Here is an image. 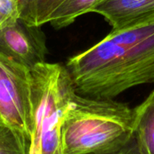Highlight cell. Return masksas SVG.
<instances>
[{"mask_svg": "<svg viewBox=\"0 0 154 154\" xmlns=\"http://www.w3.org/2000/svg\"><path fill=\"white\" fill-rule=\"evenodd\" d=\"M133 138L137 154H154V90L133 109Z\"/></svg>", "mask_w": 154, "mask_h": 154, "instance_id": "obj_7", "label": "cell"}, {"mask_svg": "<svg viewBox=\"0 0 154 154\" xmlns=\"http://www.w3.org/2000/svg\"><path fill=\"white\" fill-rule=\"evenodd\" d=\"M118 32L154 22V0H103L92 11Z\"/></svg>", "mask_w": 154, "mask_h": 154, "instance_id": "obj_6", "label": "cell"}, {"mask_svg": "<svg viewBox=\"0 0 154 154\" xmlns=\"http://www.w3.org/2000/svg\"><path fill=\"white\" fill-rule=\"evenodd\" d=\"M66 68L77 94L113 99L154 82V22L111 32L91 48L70 57Z\"/></svg>", "mask_w": 154, "mask_h": 154, "instance_id": "obj_1", "label": "cell"}, {"mask_svg": "<svg viewBox=\"0 0 154 154\" xmlns=\"http://www.w3.org/2000/svg\"><path fill=\"white\" fill-rule=\"evenodd\" d=\"M103 0H65L51 14L49 23L55 29H61L71 24L78 17L92 13Z\"/></svg>", "mask_w": 154, "mask_h": 154, "instance_id": "obj_9", "label": "cell"}, {"mask_svg": "<svg viewBox=\"0 0 154 154\" xmlns=\"http://www.w3.org/2000/svg\"><path fill=\"white\" fill-rule=\"evenodd\" d=\"M32 73V133L28 154H61V130L74 85L66 66L47 61Z\"/></svg>", "mask_w": 154, "mask_h": 154, "instance_id": "obj_3", "label": "cell"}, {"mask_svg": "<svg viewBox=\"0 0 154 154\" xmlns=\"http://www.w3.org/2000/svg\"><path fill=\"white\" fill-rule=\"evenodd\" d=\"M41 27L29 26L21 19L0 30V52L32 69L46 61L48 49Z\"/></svg>", "mask_w": 154, "mask_h": 154, "instance_id": "obj_5", "label": "cell"}, {"mask_svg": "<svg viewBox=\"0 0 154 154\" xmlns=\"http://www.w3.org/2000/svg\"><path fill=\"white\" fill-rule=\"evenodd\" d=\"M0 118L29 147L32 133L31 69L0 52Z\"/></svg>", "mask_w": 154, "mask_h": 154, "instance_id": "obj_4", "label": "cell"}, {"mask_svg": "<svg viewBox=\"0 0 154 154\" xmlns=\"http://www.w3.org/2000/svg\"><path fill=\"white\" fill-rule=\"evenodd\" d=\"M0 154H28L18 134L0 118Z\"/></svg>", "mask_w": 154, "mask_h": 154, "instance_id": "obj_10", "label": "cell"}, {"mask_svg": "<svg viewBox=\"0 0 154 154\" xmlns=\"http://www.w3.org/2000/svg\"><path fill=\"white\" fill-rule=\"evenodd\" d=\"M65 0H19L20 19L29 26L49 23L51 14Z\"/></svg>", "mask_w": 154, "mask_h": 154, "instance_id": "obj_8", "label": "cell"}, {"mask_svg": "<svg viewBox=\"0 0 154 154\" xmlns=\"http://www.w3.org/2000/svg\"><path fill=\"white\" fill-rule=\"evenodd\" d=\"M91 154H137L136 152V148H135V143L134 141L131 143L129 145L118 149V150H114V151H108V152H97V153Z\"/></svg>", "mask_w": 154, "mask_h": 154, "instance_id": "obj_12", "label": "cell"}, {"mask_svg": "<svg viewBox=\"0 0 154 154\" xmlns=\"http://www.w3.org/2000/svg\"><path fill=\"white\" fill-rule=\"evenodd\" d=\"M0 15L2 28L18 21L20 19L19 0H0Z\"/></svg>", "mask_w": 154, "mask_h": 154, "instance_id": "obj_11", "label": "cell"}, {"mask_svg": "<svg viewBox=\"0 0 154 154\" xmlns=\"http://www.w3.org/2000/svg\"><path fill=\"white\" fill-rule=\"evenodd\" d=\"M133 141V109L127 105L73 96L62 125L61 154L114 151Z\"/></svg>", "mask_w": 154, "mask_h": 154, "instance_id": "obj_2", "label": "cell"}, {"mask_svg": "<svg viewBox=\"0 0 154 154\" xmlns=\"http://www.w3.org/2000/svg\"><path fill=\"white\" fill-rule=\"evenodd\" d=\"M2 29V18H1V15H0V30Z\"/></svg>", "mask_w": 154, "mask_h": 154, "instance_id": "obj_13", "label": "cell"}]
</instances>
